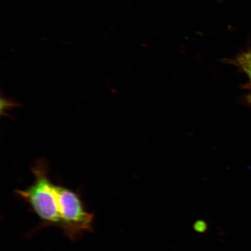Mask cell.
Segmentation results:
<instances>
[{"label": "cell", "instance_id": "277c9868", "mask_svg": "<svg viewBox=\"0 0 251 251\" xmlns=\"http://www.w3.org/2000/svg\"><path fill=\"white\" fill-rule=\"evenodd\" d=\"M208 224L202 220H199L194 223L193 228L197 233H204L208 230Z\"/></svg>", "mask_w": 251, "mask_h": 251}, {"label": "cell", "instance_id": "7a4b0ae2", "mask_svg": "<svg viewBox=\"0 0 251 251\" xmlns=\"http://www.w3.org/2000/svg\"><path fill=\"white\" fill-rule=\"evenodd\" d=\"M57 200L60 229L66 236L76 241L84 233L93 231L94 215L87 211L79 194L57 186Z\"/></svg>", "mask_w": 251, "mask_h": 251}, {"label": "cell", "instance_id": "6da1fadb", "mask_svg": "<svg viewBox=\"0 0 251 251\" xmlns=\"http://www.w3.org/2000/svg\"><path fill=\"white\" fill-rule=\"evenodd\" d=\"M33 183L25 190L15 191L17 195L29 205L40 220L39 227H61L57 200V186L48 176L46 163H36L32 168Z\"/></svg>", "mask_w": 251, "mask_h": 251}, {"label": "cell", "instance_id": "3957f363", "mask_svg": "<svg viewBox=\"0 0 251 251\" xmlns=\"http://www.w3.org/2000/svg\"><path fill=\"white\" fill-rule=\"evenodd\" d=\"M234 62L245 72L251 80V52L243 53L238 56Z\"/></svg>", "mask_w": 251, "mask_h": 251}]
</instances>
